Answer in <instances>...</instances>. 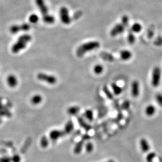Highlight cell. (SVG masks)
Here are the masks:
<instances>
[{
    "label": "cell",
    "mask_w": 162,
    "mask_h": 162,
    "mask_svg": "<svg viewBox=\"0 0 162 162\" xmlns=\"http://www.w3.org/2000/svg\"><path fill=\"white\" fill-rule=\"evenodd\" d=\"M100 46V43L98 41H90L81 45L76 50V55L78 57H82L85 54L90 51L98 49Z\"/></svg>",
    "instance_id": "6da1fadb"
},
{
    "label": "cell",
    "mask_w": 162,
    "mask_h": 162,
    "mask_svg": "<svg viewBox=\"0 0 162 162\" xmlns=\"http://www.w3.org/2000/svg\"><path fill=\"white\" fill-rule=\"evenodd\" d=\"M162 72L159 66H156L152 71L151 84L154 88H157L160 84Z\"/></svg>",
    "instance_id": "7a4b0ae2"
},
{
    "label": "cell",
    "mask_w": 162,
    "mask_h": 162,
    "mask_svg": "<svg viewBox=\"0 0 162 162\" xmlns=\"http://www.w3.org/2000/svg\"><path fill=\"white\" fill-rule=\"evenodd\" d=\"M37 78L39 80L46 82L49 84H54L57 82V78L55 76L43 73H39L37 74Z\"/></svg>",
    "instance_id": "3957f363"
},
{
    "label": "cell",
    "mask_w": 162,
    "mask_h": 162,
    "mask_svg": "<svg viewBox=\"0 0 162 162\" xmlns=\"http://www.w3.org/2000/svg\"><path fill=\"white\" fill-rule=\"evenodd\" d=\"M60 17L63 23L65 25H68L71 23V18L67 7H61L60 10Z\"/></svg>",
    "instance_id": "277c9868"
},
{
    "label": "cell",
    "mask_w": 162,
    "mask_h": 162,
    "mask_svg": "<svg viewBox=\"0 0 162 162\" xmlns=\"http://www.w3.org/2000/svg\"><path fill=\"white\" fill-rule=\"evenodd\" d=\"M125 27L122 23H118L116 24L114 27L112 28L111 32L110 35L112 37H115L118 34L122 33L125 30Z\"/></svg>",
    "instance_id": "5b68a950"
},
{
    "label": "cell",
    "mask_w": 162,
    "mask_h": 162,
    "mask_svg": "<svg viewBox=\"0 0 162 162\" xmlns=\"http://www.w3.org/2000/svg\"><path fill=\"white\" fill-rule=\"evenodd\" d=\"M35 3L43 16L48 14V10L44 0H35Z\"/></svg>",
    "instance_id": "8992f818"
},
{
    "label": "cell",
    "mask_w": 162,
    "mask_h": 162,
    "mask_svg": "<svg viewBox=\"0 0 162 162\" xmlns=\"http://www.w3.org/2000/svg\"><path fill=\"white\" fill-rule=\"evenodd\" d=\"M27 44V43L17 40V42L12 46V52L14 53H19L20 51L23 50L26 47Z\"/></svg>",
    "instance_id": "52a82bcc"
},
{
    "label": "cell",
    "mask_w": 162,
    "mask_h": 162,
    "mask_svg": "<svg viewBox=\"0 0 162 162\" xmlns=\"http://www.w3.org/2000/svg\"><path fill=\"white\" fill-rule=\"evenodd\" d=\"M64 131H59L58 129H54L50 133V138L52 141H56L58 139L63 136L65 134Z\"/></svg>",
    "instance_id": "ba28073f"
},
{
    "label": "cell",
    "mask_w": 162,
    "mask_h": 162,
    "mask_svg": "<svg viewBox=\"0 0 162 162\" xmlns=\"http://www.w3.org/2000/svg\"><path fill=\"white\" fill-rule=\"evenodd\" d=\"M131 93L134 98H137L139 94V84L137 81H134L131 85Z\"/></svg>",
    "instance_id": "9c48e42d"
},
{
    "label": "cell",
    "mask_w": 162,
    "mask_h": 162,
    "mask_svg": "<svg viewBox=\"0 0 162 162\" xmlns=\"http://www.w3.org/2000/svg\"><path fill=\"white\" fill-rule=\"evenodd\" d=\"M7 83L10 88H15L17 86L18 83L17 78L14 75H10L7 78Z\"/></svg>",
    "instance_id": "30bf717a"
},
{
    "label": "cell",
    "mask_w": 162,
    "mask_h": 162,
    "mask_svg": "<svg viewBox=\"0 0 162 162\" xmlns=\"http://www.w3.org/2000/svg\"><path fill=\"white\" fill-rule=\"evenodd\" d=\"M139 144L142 152L144 153H146L150 149V146L149 145V143L145 139L143 138L141 139L139 141Z\"/></svg>",
    "instance_id": "8fae6325"
},
{
    "label": "cell",
    "mask_w": 162,
    "mask_h": 162,
    "mask_svg": "<svg viewBox=\"0 0 162 162\" xmlns=\"http://www.w3.org/2000/svg\"><path fill=\"white\" fill-rule=\"evenodd\" d=\"M120 57L123 61H128L132 57V53L131 51L127 50H124L120 52Z\"/></svg>",
    "instance_id": "7c38bea8"
},
{
    "label": "cell",
    "mask_w": 162,
    "mask_h": 162,
    "mask_svg": "<svg viewBox=\"0 0 162 162\" xmlns=\"http://www.w3.org/2000/svg\"><path fill=\"white\" fill-rule=\"evenodd\" d=\"M145 114L148 116H152L155 113V107L153 105H149L145 108Z\"/></svg>",
    "instance_id": "4fadbf2b"
},
{
    "label": "cell",
    "mask_w": 162,
    "mask_h": 162,
    "mask_svg": "<svg viewBox=\"0 0 162 162\" xmlns=\"http://www.w3.org/2000/svg\"><path fill=\"white\" fill-rule=\"evenodd\" d=\"M73 128H74L73 122L71 120H70L65 124L64 128V132L65 134H69L73 130Z\"/></svg>",
    "instance_id": "5bb4252c"
},
{
    "label": "cell",
    "mask_w": 162,
    "mask_h": 162,
    "mask_svg": "<svg viewBox=\"0 0 162 162\" xmlns=\"http://www.w3.org/2000/svg\"><path fill=\"white\" fill-rule=\"evenodd\" d=\"M43 20L45 23L52 24L54 23L55 20L53 15L47 14L46 15L43 16Z\"/></svg>",
    "instance_id": "9a60e30c"
},
{
    "label": "cell",
    "mask_w": 162,
    "mask_h": 162,
    "mask_svg": "<svg viewBox=\"0 0 162 162\" xmlns=\"http://www.w3.org/2000/svg\"><path fill=\"white\" fill-rule=\"evenodd\" d=\"M101 57L103 60H104L105 61H108V62H113L114 60V58L113 57V56L107 52H103L100 54Z\"/></svg>",
    "instance_id": "2e32d148"
},
{
    "label": "cell",
    "mask_w": 162,
    "mask_h": 162,
    "mask_svg": "<svg viewBox=\"0 0 162 162\" xmlns=\"http://www.w3.org/2000/svg\"><path fill=\"white\" fill-rule=\"evenodd\" d=\"M80 110V108L78 106H73L70 107L68 109V114L71 115H75L78 114Z\"/></svg>",
    "instance_id": "e0dca14e"
},
{
    "label": "cell",
    "mask_w": 162,
    "mask_h": 162,
    "mask_svg": "<svg viewBox=\"0 0 162 162\" xmlns=\"http://www.w3.org/2000/svg\"><path fill=\"white\" fill-rule=\"evenodd\" d=\"M43 100L42 96L39 94L35 95L31 98V102L33 104L38 105L40 104Z\"/></svg>",
    "instance_id": "ac0fdd59"
},
{
    "label": "cell",
    "mask_w": 162,
    "mask_h": 162,
    "mask_svg": "<svg viewBox=\"0 0 162 162\" xmlns=\"http://www.w3.org/2000/svg\"><path fill=\"white\" fill-rule=\"evenodd\" d=\"M111 86L114 94L118 95L121 94L122 88L120 86H118V85L116 84L115 83H113L112 84Z\"/></svg>",
    "instance_id": "d6986e66"
},
{
    "label": "cell",
    "mask_w": 162,
    "mask_h": 162,
    "mask_svg": "<svg viewBox=\"0 0 162 162\" xmlns=\"http://www.w3.org/2000/svg\"><path fill=\"white\" fill-rule=\"evenodd\" d=\"M142 29V25L139 23H135L133 24V25L131 27V31L133 32L134 33H139L140 32Z\"/></svg>",
    "instance_id": "ffe728a7"
},
{
    "label": "cell",
    "mask_w": 162,
    "mask_h": 162,
    "mask_svg": "<svg viewBox=\"0 0 162 162\" xmlns=\"http://www.w3.org/2000/svg\"><path fill=\"white\" fill-rule=\"evenodd\" d=\"M78 122L80 125H81L82 127H83V128H84L85 129H86L87 131L90 129L91 128L90 125H89L88 124H87L84 121L83 118H78Z\"/></svg>",
    "instance_id": "44dd1931"
},
{
    "label": "cell",
    "mask_w": 162,
    "mask_h": 162,
    "mask_svg": "<svg viewBox=\"0 0 162 162\" xmlns=\"http://www.w3.org/2000/svg\"><path fill=\"white\" fill-rule=\"evenodd\" d=\"M31 40H32V37L30 35L24 34V35H22V36L19 37L17 40L28 43L29 42H30Z\"/></svg>",
    "instance_id": "7402d4cb"
},
{
    "label": "cell",
    "mask_w": 162,
    "mask_h": 162,
    "mask_svg": "<svg viewBox=\"0 0 162 162\" xmlns=\"http://www.w3.org/2000/svg\"><path fill=\"white\" fill-rule=\"evenodd\" d=\"M127 40H128V43L130 44H134L135 42V37L133 33L131 30L129 31L128 34V37H127Z\"/></svg>",
    "instance_id": "603a6c76"
},
{
    "label": "cell",
    "mask_w": 162,
    "mask_h": 162,
    "mask_svg": "<svg viewBox=\"0 0 162 162\" xmlns=\"http://www.w3.org/2000/svg\"><path fill=\"white\" fill-rule=\"evenodd\" d=\"M10 31L12 34H16L21 31L20 25H13L10 28Z\"/></svg>",
    "instance_id": "cb8c5ba5"
},
{
    "label": "cell",
    "mask_w": 162,
    "mask_h": 162,
    "mask_svg": "<svg viewBox=\"0 0 162 162\" xmlns=\"http://www.w3.org/2000/svg\"><path fill=\"white\" fill-rule=\"evenodd\" d=\"M85 116L86 118L88 119L89 121H93L94 116H93V112L91 110H88L84 113Z\"/></svg>",
    "instance_id": "d4e9b609"
},
{
    "label": "cell",
    "mask_w": 162,
    "mask_h": 162,
    "mask_svg": "<svg viewBox=\"0 0 162 162\" xmlns=\"http://www.w3.org/2000/svg\"><path fill=\"white\" fill-rule=\"evenodd\" d=\"M103 70H104L103 66L100 64L95 65L94 68V72L96 74H101L103 72Z\"/></svg>",
    "instance_id": "484cf974"
},
{
    "label": "cell",
    "mask_w": 162,
    "mask_h": 162,
    "mask_svg": "<svg viewBox=\"0 0 162 162\" xmlns=\"http://www.w3.org/2000/svg\"><path fill=\"white\" fill-rule=\"evenodd\" d=\"M29 20L31 23H37L39 20V18L37 14H33L30 15V17H29Z\"/></svg>",
    "instance_id": "4316f807"
},
{
    "label": "cell",
    "mask_w": 162,
    "mask_h": 162,
    "mask_svg": "<svg viewBox=\"0 0 162 162\" xmlns=\"http://www.w3.org/2000/svg\"><path fill=\"white\" fill-rule=\"evenodd\" d=\"M156 156V154L155 152L149 153V154L146 156V162H150L153 161L154 159L155 158Z\"/></svg>",
    "instance_id": "83f0119b"
},
{
    "label": "cell",
    "mask_w": 162,
    "mask_h": 162,
    "mask_svg": "<svg viewBox=\"0 0 162 162\" xmlns=\"http://www.w3.org/2000/svg\"><path fill=\"white\" fill-rule=\"evenodd\" d=\"M103 91L106 95V96L108 97V98H109L110 100H112L113 98V95L106 86H104L103 87Z\"/></svg>",
    "instance_id": "f1b7e54d"
},
{
    "label": "cell",
    "mask_w": 162,
    "mask_h": 162,
    "mask_svg": "<svg viewBox=\"0 0 162 162\" xmlns=\"http://www.w3.org/2000/svg\"><path fill=\"white\" fill-rule=\"evenodd\" d=\"M40 145L43 147H46L48 145V140L45 136H43L40 139Z\"/></svg>",
    "instance_id": "f546056e"
},
{
    "label": "cell",
    "mask_w": 162,
    "mask_h": 162,
    "mask_svg": "<svg viewBox=\"0 0 162 162\" xmlns=\"http://www.w3.org/2000/svg\"><path fill=\"white\" fill-rule=\"evenodd\" d=\"M122 24L125 27H127L129 24V18L127 15H124L122 17Z\"/></svg>",
    "instance_id": "4dcf8cb0"
},
{
    "label": "cell",
    "mask_w": 162,
    "mask_h": 162,
    "mask_svg": "<svg viewBox=\"0 0 162 162\" xmlns=\"http://www.w3.org/2000/svg\"><path fill=\"white\" fill-rule=\"evenodd\" d=\"M83 145V142H80L78 143L77 145H76L75 147L74 152L76 154H78L82 149V147Z\"/></svg>",
    "instance_id": "1f68e13d"
},
{
    "label": "cell",
    "mask_w": 162,
    "mask_h": 162,
    "mask_svg": "<svg viewBox=\"0 0 162 162\" xmlns=\"http://www.w3.org/2000/svg\"><path fill=\"white\" fill-rule=\"evenodd\" d=\"M155 100L157 103L159 104V105H160L162 107V94H157L155 96Z\"/></svg>",
    "instance_id": "d6a6232c"
},
{
    "label": "cell",
    "mask_w": 162,
    "mask_h": 162,
    "mask_svg": "<svg viewBox=\"0 0 162 162\" xmlns=\"http://www.w3.org/2000/svg\"><path fill=\"white\" fill-rule=\"evenodd\" d=\"M21 30L22 31H27L30 29V25L28 23H23L20 25Z\"/></svg>",
    "instance_id": "836d02e7"
},
{
    "label": "cell",
    "mask_w": 162,
    "mask_h": 162,
    "mask_svg": "<svg viewBox=\"0 0 162 162\" xmlns=\"http://www.w3.org/2000/svg\"><path fill=\"white\" fill-rule=\"evenodd\" d=\"M86 149L88 152H91L93 149V145L91 143H88L86 145Z\"/></svg>",
    "instance_id": "e575fe53"
},
{
    "label": "cell",
    "mask_w": 162,
    "mask_h": 162,
    "mask_svg": "<svg viewBox=\"0 0 162 162\" xmlns=\"http://www.w3.org/2000/svg\"><path fill=\"white\" fill-rule=\"evenodd\" d=\"M130 106V103L128 101H126L124 102H123V103L122 105V108L125 109V110H127L129 108Z\"/></svg>",
    "instance_id": "d590c367"
},
{
    "label": "cell",
    "mask_w": 162,
    "mask_h": 162,
    "mask_svg": "<svg viewBox=\"0 0 162 162\" xmlns=\"http://www.w3.org/2000/svg\"><path fill=\"white\" fill-rule=\"evenodd\" d=\"M11 160L13 162H20V157L19 155H15L14 156L13 158L11 159Z\"/></svg>",
    "instance_id": "8d00e7d4"
},
{
    "label": "cell",
    "mask_w": 162,
    "mask_h": 162,
    "mask_svg": "<svg viewBox=\"0 0 162 162\" xmlns=\"http://www.w3.org/2000/svg\"><path fill=\"white\" fill-rule=\"evenodd\" d=\"M11 159L8 157H4L0 159V162H10Z\"/></svg>",
    "instance_id": "74e56055"
},
{
    "label": "cell",
    "mask_w": 162,
    "mask_h": 162,
    "mask_svg": "<svg viewBox=\"0 0 162 162\" xmlns=\"http://www.w3.org/2000/svg\"><path fill=\"white\" fill-rule=\"evenodd\" d=\"M159 162H162V156H159Z\"/></svg>",
    "instance_id": "f35d334b"
},
{
    "label": "cell",
    "mask_w": 162,
    "mask_h": 162,
    "mask_svg": "<svg viewBox=\"0 0 162 162\" xmlns=\"http://www.w3.org/2000/svg\"><path fill=\"white\" fill-rule=\"evenodd\" d=\"M2 123V120L1 119H0V124Z\"/></svg>",
    "instance_id": "ab89813d"
}]
</instances>
